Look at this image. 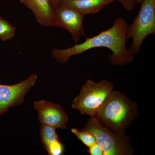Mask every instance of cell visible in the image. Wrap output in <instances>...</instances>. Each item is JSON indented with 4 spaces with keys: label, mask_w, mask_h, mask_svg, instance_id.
Here are the masks:
<instances>
[{
    "label": "cell",
    "mask_w": 155,
    "mask_h": 155,
    "mask_svg": "<svg viewBox=\"0 0 155 155\" xmlns=\"http://www.w3.org/2000/svg\"><path fill=\"white\" fill-rule=\"evenodd\" d=\"M114 88L113 83L108 81L96 82L88 79L72 101V108L83 115L94 118Z\"/></svg>",
    "instance_id": "cell-3"
},
{
    "label": "cell",
    "mask_w": 155,
    "mask_h": 155,
    "mask_svg": "<svg viewBox=\"0 0 155 155\" xmlns=\"http://www.w3.org/2000/svg\"><path fill=\"white\" fill-rule=\"evenodd\" d=\"M128 25L122 18H118L113 26L97 35L87 38L82 43L76 44L64 49L53 48L51 54L59 64H66L72 56L79 55L94 48H107L112 51L108 58L114 66H125L133 62L134 56L126 47V32Z\"/></svg>",
    "instance_id": "cell-1"
},
{
    "label": "cell",
    "mask_w": 155,
    "mask_h": 155,
    "mask_svg": "<svg viewBox=\"0 0 155 155\" xmlns=\"http://www.w3.org/2000/svg\"><path fill=\"white\" fill-rule=\"evenodd\" d=\"M16 35V28L9 21L0 17V39L4 41L11 40Z\"/></svg>",
    "instance_id": "cell-12"
},
{
    "label": "cell",
    "mask_w": 155,
    "mask_h": 155,
    "mask_svg": "<svg viewBox=\"0 0 155 155\" xmlns=\"http://www.w3.org/2000/svg\"><path fill=\"white\" fill-rule=\"evenodd\" d=\"M19 2L32 11L40 25L45 27L53 26L54 8L51 0H19Z\"/></svg>",
    "instance_id": "cell-9"
},
{
    "label": "cell",
    "mask_w": 155,
    "mask_h": 155,
    "mask_svg": "<svg viewBox=\"0 0 155 155\" xmlns=\"http://www.w3.org/2000/svg\"><path fill=\"white\" fill-rule=\"evenodd\" d=\"M137 16L127 27V40L132 38L129 51L133 56L139 53L147 37L155 34V0H143Z\"/></svg>",
    "instance_id": "cell-5"
},
{
    "label": "cell",
    "mask_w": 155,
    "mask_h": 155,
    "mask_svg": "<svg viewBox=\"0 0 155 155\" xmlns=\"http://www.w3.org/2000/svg\"><path fill=\"white\" fill-rule=\"evenodd\" d=\"M41 142L50 155H61L64 153V147L56 132V128L41 124L40 128Z\"/></svg>",
    "instance_id": "cell-10"
},
{
    "label": "cell",
    "mask_w": 155,
    "mask_h": 155,
    "mask_svg": "<svg viewBox=\"0 0 155 155\" xmlns=\"http://www.w3.org/2000/svg\"><path fill=\"white\" fill-rule=\"evenodd\" d=\"M139 116L138 105L124 94L113 91L95 118L104 127L120 134Z\"/></svg>",
    "instance_id": "cell-2"
},
{
    "label": "cell",
    "mask_w": 155,
    "mask_h": 155,
    "mask_svg": "<svg viewBox=\"0 0 155 155\" xmlns=\"http://www.w3.org/2000/svg\"><path fill=\"white\" fill-rule=\"evenodd\" d=\"M122 4L124 8L127 11H131L137 5L139 4V0H115Z\"/></svg>",
    "instance_id": "cell-14"
},
{
    "label": "cell",
    "mask_w": 155,
    "mask_h": 155,
    "mask_svg": "<svg viewBox=\"0 0 155 155\" xmlns=\"http://www.w3.org/2000/svg\"><path fill=\"white\" fill-rule=\"evenodd\" d=\"M34 107L37 111L38 119L41 124L49 125L56 128H67L68 116L60 105L46 100L34 102Z\"/></svg>",
    "instance_id": "cell-8"
},
{
    "label": "cell",
    "mask_w": 155,
    "mask_h": 155,
    "mask_svg": "<svg viewBox=\"0 0 155 155\" xmlns=\"http://www.w3.org/2000/svg\"><path fill=\"white\" fill-rule=\"evenodd\" d=\"M38 75L32 73L27 79L13 85L0 84V116L14 106L20 105L30 89L35 85Z\"/></svg>",
    "instance_id": "cell-7"
},
{
    "label": "cell",
    "mask_w": 155,
    "mask_h": 155,
    "mask_svg": "<svg viewBox=\"0 0 155 155\" xmlns=\"http://www.w3.org/2000/svg\"><path fill=\"white\" fill-rule=\"evenodd\" d=\"M81 130L92 134L104 155H134L135 150L126 133L120 134L104 127L95 117H90Z\"/></svg>",
    "instance_id": "cell-4"
},
{
    "label": "cell",
    "mask_w": 155,
    "mask_h": 155,
    "mask_svg": "<svg viewBox=\"0 0 155 155\" xmlns=\"http://www.w3.org/2000/svg\"><path fill=\"white\" fill-rule=\"evenodd\" d=\"M53 26L68 31L76 43L84 36L83 20L84 15L71 7L59 4L54 8Z\"/></svg>",
    "instance_id": "cell-6"
},
{
    "label": "cell",
    "mask_w": 155,
    "mask_h": 155,
    "mask_svg": "<svg viewBox=\"0 0 155 155\" xmlns=\"http://www.w3.org/2000/svg\"><path fill=\"white\" fill-rule=\"evenodd\" d=\"M71 131L88 147H91L97 142L95 137L90 132L82 130H79L75 128H72Z\"/></svg>",
    "instance_id": "cell-13"
},
{
    "label": "cell",
    "mask_w": 155,
    "mask_h": 155,
    "mask_svg": "<svg viewBox=\"0 0 155 155\" xmlns=\"http://www.w3.org/2000/svg\"><path fill=\"white\" fill-rule=\"evenodd\" d=\"M51 2L54 8H55L60 3V0H51Z\"/></svg>",
    "instance_id": "cell-16"
},
{
    "label": "cell",
    "mask_w": 155,
    "mask_h": 155,
    "mask_svg": "<svg viewBox=\"0 0 155 155\" xmlns=\"http://www.w3.org/2000/svg\"><path fill=\"white\" fill-rule=\"evenodd\" d=\"M139 4H140L142 2L143 0H139Z\"/></svg>",
    "instance_id": "cell-17"
},
{
    "label": "cell",
    "mask_w": 155,
    "mask_h": 155,
    "mask_svg": "<svg viewBox=\"0 0 155 155\" xmlns=\"http://www.w3.org/2000/svg\"><path fill=\"white\" fill-rule=\"evenodd\" d=\"M87 152L91 155H104V149L97 142L88 147Z\"/></svg>",
    "instance_id": "cell-15"
},
{
    "label": "cell",
    "mask_w": 155,
    "mask_h": 155,
    "mask_svg": "<svg viewBox=\"0 0 155 155\" xmlns=\"http://www.w3.org/2000/svg\"><path fill=\"white\" fill-rule=\"evenodd\" d=\"M115 0H60L59 4L69 6L85 16L96 14Z\"/></svg>",
    "instance_id": "cell-11"
}]
</instances>
